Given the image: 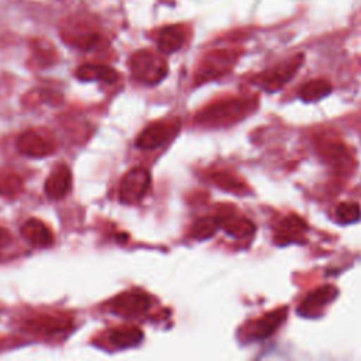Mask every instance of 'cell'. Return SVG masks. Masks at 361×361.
I'll return each mask as SVG.
<instances>
[{
	"instance_id": "7402d4cb",
	"label": "cell",
	"mask_w": 361,
	"mask_h": 361,
	"mask_svg": "<svg viewBox=\"0 0 361 361\" xmlns=\"http://www.w3.org/2000/svg\"><path fill=\"white\" fill-rule=\"evenodd\" d=\"M24 190L23 178L13 171H0V196L17 197Z\"/></svg>"
},
{
	"instance_id": "5b68a950",
	"label": "cell",
	"mask_w": 361,
	"mask_h": 361,
	"mask_svg": "<svg viewBox=\"0 0 361 361\" xmlns=\"http://www.w3.org/2000/svg\"><path fill=\"white\" fill-rule=\"evenodd\" d=\"M151 185V175L145 168L137 166L130 169L121 179L118 188V197L126 204L138 203Z\"/></svg>"
},
{
	"instance_id": "cb8c5ba5",
	"label": "cell",
	"mask_w": 361,
	"mask_h": 361,
	"mask_svg": "<svg viewBox=\"0 0 361 361\" xmlns=\"http://www.w3.org/2000/svg\"><path fill=\"white\" fill-rule=\"evenodd\" d=\"M217 217H202L197 219L192 226V237L196 240H206L210 238L219 228Z\"/></svg>"
},
{
	"instance_id": "8fae6325",
	"label": "cell",
	"mask_w": 361,
	"mask_h": 361,
	"mask_svg": "<svg viewBox=\"0 0 361 361\" xmlns=\"http://www.w3.org/2000/svg\"><path fill=\"white\" fill-rule=\"evenodd\" d=\"M72 188V172L68 165H58L52 169L45 180L44 190L45 195L52 200L63 199Z\"/></svg>"
},
{
	"instance_id": "ba28073f",
	"label": "cell",
	"mask_w": 361,
	"mask_h": 361,
	"mask_svg": "<svg viewBox=\"0 0 361 361\" xmlns=\"http://www.w3.org/2000/svg\"><path fill=\"white\" fill-rule=\"evenodd\" d=\"M151 306L149 296L142 290H127L117 295L110 303L109 309L123 317H135L145 313Z\"/></svg>"
},
{
	"instance_id": "7a4b0ae2",
	"label": "cell",
	"mask_w": 361,
	"mask_h": 361,
	"mask_svg": "<svg viewBox=\"0 0 361 361\" xmlns=\"http://www.w3.org/2000/svg\"><path fill=\"white\" fill-rule=\"evenodd\" d=\"M61 35L66 44L82 51H90L103 41L96 24L85 17H72L66 20L61 27Z\"/></svg>"
},
{
	"instance_id": "2e32d148",
	"label": "cell",
	"mask_w": 361,
	"mask_h": 361,
	"mask_svg": "<svg viewBox=\"0 0 361 361\" xmlns=\"http://www.w3.org/2000/svg\"><path fill=\"white\" fill-rule=\"evenodd\" d=\"M186 30L183 25H168L158 35V49L162 54H173L183 47Z\"/></svg>"
},
{
	"instance_id": "ac0fdd59",
	"label": "cell",
	"mask_w": 361,
	"mask_h": 361,
	"mask_svg": "<svg viewBox=\"0 0 361 361\" xmlns=\"http://www.w3.org/2000/svg\"><path fill=\"white\" fill-rule=\"evenodd\" d=\"M76 76L80 80H97L103 83H114L118 79V73L116 69L99 63L80 65L76 69Z\"/></svg>"
},
{
	"instance_id": "8992f818",
	"label": "cell",
	"mask_w": 361,
	"mask_h": 361,
	"mask_svg": "<svg viewBox=\"0 0 361 361\" xmlns=\"http://www.w3.org/2000/svg\"><path fill=\"white\" fill-rule=\"evenodd\" d=\"M302 62H303V55H295L293 58L274 66L272 69L262 72L252 82L268 92H275L295 76Z\"/></svg>"
},
{
	"instance_id": "603a6c76",
	"label": "cell",
	"mask_w": 361,
	"mask_h": 361,
	"mask_svg": "<svg viewBox=\"0 0 361 361\" xmlns=\"http://www.w3.org/2000/svg\"><path fill=\"white\" fill-rule=\"evenodd\" d=\"M334 217L341 224L355 223L361 219V207L355 202H343L336 207Z\"/></svg>"
},
{
	"instance_id": "6da1fadb",
	"label": "cell",
	"mask_w": 361,
	"mask_h": 361,
	"mask_svg": "<svg viewBox=\"0 0 361 361\" xmlns=\"http://www.w3.org/2000/svg\"><path fill=\"white\" fill-rule=\"evenodd\" d=\"M254 100H245V99H233L226 102H219L203 111H200L196 117V121L202 126H210V127H220V126H228L234 121H238L245 114H248L254 107Z\"/></svg>"
},
{
	"instance_id": "7c38bea8",
	"label": "cell",
	"mask_w": 361,
	"mask_h": 361,
	"mask_svg": "<svg viewBox=\"0 0 361 361\" xmlns=\"http://www.w3.org/2000/svg\"><path fill=\"white\" fill-rule=\"evenodd\" d=\"M231 63H233V55L230 52L217 51V52L207 55V58L203 61L200 69L197 71V75H196L197 83L210 80L213 78L223 75L226 71L230 69Z\"/></svg>"
},
{
	"instance_id": "e0dca14e",
	"label": "cell",
	"mask_w": 361,
	"mask_h": 361,
	"mask_svg": "<svg viewBox=\"0 0 361 361\" xmlns=\"http://www.w3.org/2000/svg\"><path fill=\"white\" fill-rule=\"evenodd\" d=\"M320 151L324 159L337 169L345 171L353 166V159L348 151L345 149L344 145L336 142V141H324L320 144Z\"/></svg>"
},
{
	"instance_id": "4fadbf2b",
	"label": "cell",
	"mask_w": 361,
	"mask_h": 361,
	"mask_svg": "<svg viewBox=\"0 0 361 361\" xmlns=\"http://www.w3.org/2000/svg\"><path fill=\"white\" fill-rule=\"evenodd\" d=\"M23 237L34 247H49L54 244V233L51 228L38 219H28L21 226Z\"/></svg>"
},
{
	"instance_id": "d6986e66",
	"label": "cell",
	"mask_w": 361,
	"mask_h": 361,
	"mask_svg": "<svg viewBox=\"0 0 361 361\" xmlns=\"http://www.w3.org/2000/svg\"><path fill=\"white\" fill-rule=\"evenodd\" d=\"M219 226L231 237L243 238L250 237L255 233V226L245 217L231 216V214H223L217 217Z\"/></svg>"
},
{
	"instance_id": "52a82bcc",
	"label": "cell",
	"mask_w": 361,
	"mask_h": 361,
	"mask_svg": "<svg viewBox=\"0 0 361 361\" xmlns=\"http://www.w3.org/2000/svg\"><path fill=\"white\" fill-rule=\"evenodd\" d=\"M73 326V322L66 314L41 313L34 314L23 322V329L37 336H55L68 331Z\"/></svg>"
},
{
	"instance_id": "30bf717a",
	"label": "cell",
	"mask_w": 361,
	"mask_h": 361,
	"mask_svg": "<svg viewBox=\"0 0 361 361\" xmlns=\"http://www.w3.org/2000/svg\"><path fill=\"white\" fill-rule=\"evenodd\" d=\"M337 296V289L331 285H324L310 292L299 305L298 313L303 317H316L322 310Z\"/></svg>"
},
{
	"instance_id": "5bb4252c",
	"label": "cell",
	"mask_w": 361,
	"mask_h": 361,
	"mask_svg": "<svg viewBox=\"0 0 361 361\" xmlns=\"http://www.w3.org/2000/svg\"><path fill=\"white\" fill-rule=\"evenodd\" d=\"M286 313H288V309L281 307V309H276L274 312L264 314L261 319L254 322V324L251 327L250 337L254 340H262V338L269 337L285 322Z\"/></svg>"
},
{
	"instance_id": "9a60e30c",
	"label": "cell",
	"mask_w": 361,
	"mask_h": 361,
	"mask_svg": "<svg viewBox=\"0 0 361 361\" xmlns=\"http://www.w3.org/2000/svg\"><path fill=\"white\" fill-rule=\"evenodd\" d=\"M144 333L135 326H120L107 333V343L114 348H128L142 341Z\"/></svg>"
},
{
	"instance_id": "277c9868",
	"label": "cell",
	"mask_w": 361,
	"mask_h": 361,
	"mask_svg": "<svg viewBox=\"0 0 361 361\" xmlns=\"http://www.w3.org/2000/svg\"><path fill=\"white\" fill-rule=\"evenodd\" d=\"M17 148L25 157L42 158L58 149V141L47 128H28L17 138Z\"/></svg>"
},
{
	"instance_id": "3957f363",
	"label": "cell",
	"mask_w": 361,
	"mask_h": 361,
	"mask_svg": "<svg viewBox=\"0 0 361 361\" xmlns=\"http://www.w3.org/2000/svg\"><path fill=\"white\" fill-rule=\"evenodd\" d=\"M128 65L133 76L138 82L149 86L159 83L168 72L165 59L161 55L148 49H141L133 54Z\"/></svg>"
},
{
	"instance_id": "44dd1931",
	"label": "cell",
	"mask_w": 361,
	"mask_h": 361,
	"mask_svg": "<svg viewBox=\"0 0 361 361\" xmlns=\"http://www.w3.org/2000/svg\"><path fill=\"white\" fill-rule=\"evenodd\" d=\"M331 93V85L324 79H314L306 82L299 89V97L303 102H317Z\"/></svg>"
},
{
	"instance_id": "ffe728a7",
	"label": "cell",
	"mask_w": 361,
	"mask_h": 361,
	"mask_svg": "<svg viewBox=\"0 0 361 361\" xmlns=\"http://www.w3.org/2000/svg\"><path fill=\"white\" fill-rule=\"evenodd\" d=\"M306 230H307L306 223L300 217L292 214L281 220V223L278 224L276 238L283 240L281 244L290 243L293 240H298V237H300Z\"/></svg>"
},
{
	"instance_id": "484cf974",
	"label": "cell",
	"mask_w": 361,
	"mask_h": 361,
	"mask_svg": "<svg viewBox=\"0 0 361 361\" xmlns=\"http://www.w3.org/2000/svg\"><path fill=\"white\" fill-rule=\"evenodd\" d=\"M11 243V234L4 227H0V248L7 247Z\"/></svg>"
},
{
	"instance_id": "d4e9b609",
	"label": "cell",
	"mask_w": 361,
	"mask_h": 361,
	"mask_svg": "<svg viewBox=\"0 0 361 361\" xmlns=\"http://www.w3.org/2000/svg\"><path fill=\"white\" fill-rule=\"evenodd\" d=\"M213 182H216L219 186L226 188V189H231V190H240L243 186L240 182H234L230 176H227L226 173H214L213 176Z\"/></svg>"
},
{
	"instance_id": "9c48e42d",
	"label": "cell",
	"mask_w": 361,
	"mask_h": 361,
	"mask_svg": "<svg viewBox=\"0 0 361 361\" xmlns=\"http://www.w3.org/2000/svg\"><path fill=\"white\" fill-rule=\"evenodd\" d=\"M179 128V121H159L148 126L142 130L135 141V145L141 149H155L164 145Z\"/></svg>"
}]
</instances>
